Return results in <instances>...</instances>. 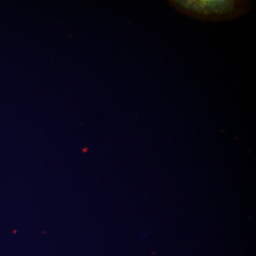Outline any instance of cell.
I'll return each mask as SVG.
<instances>
[{
	"mask_svg": "<svg viewBox=\"0 0 256 256\" xmlns=\"http://www.w3.org/2000/svg\"><path fill=\"white\" fill-rule=\"evenodd\" d=\"M168 3L182 14L213 22L240 18L252 6L247 0H169Z\"/></svg>",
	"mask_w": 256,
	"mask_h": 256,
	"instance_id": "obj_1",
	"label": "cell"
}]
</instances>
